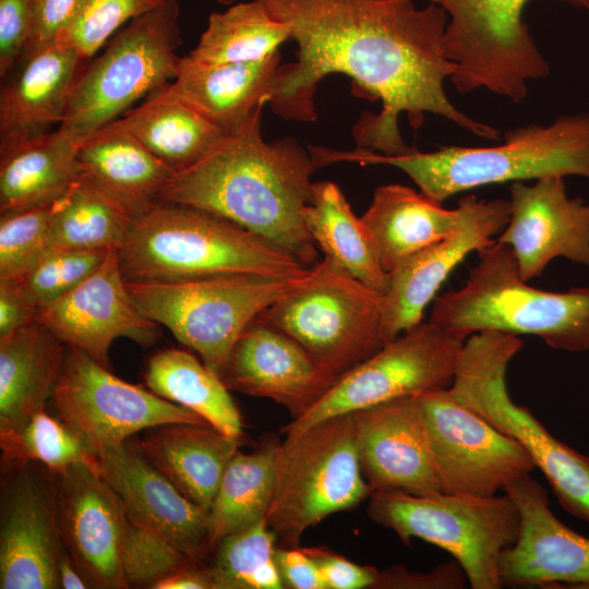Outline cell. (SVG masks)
Segmentation results:
<instances>
[{"instance_id": "obj_1", "label": "cell", "mask_w": 589, "mask_h": 589, "mask_svg": "<svg viewBox=\"0 0 589 589\" xmlns=\"http://www.w3.org/2000/svg\"><path fill=\"white\" fill-rule=\"evenodd\" d=\"M262 1L298 44L297 60L279 65L269 100L281 118L314 121L317 83L342 73L382 101L378 115L364 113L353 127L359 148L389 156L411 152L398 130L400 113L413 129L431 112L477 136L500 139L496 129L458 110L445 94L444 81L456 68L445 50L448 15L441 7L419 9L413 0Z\"/></svg>"}, {"instance_id": "obj_2", "label": "cell", "mask_w": 589, "mask_h": 589, "mask_svg": "<svg viewBox=\"0 0 589 589\" xmlns=\"http://www.w3.org/2000/svg\"><path fill=\"white\" fill-rule=\"evenodd\" d=\"M263 107L239 132L225 136L197 163L175 173L160 202L229 219L312 267L317 251L303 211L312 201L311 176L317 167L294 139L263 140Z\"/></svg>"}, {"instance_id": "obj_3", "label": "cell", "mask_w": 589, "mask_h": 589, "mask_svg": "<svg viewBox=\"0 0 589 589\" xmlns=\"http://www.w3.org/2000/svg\"><path fill=\"white\" fill-rule=\"evenodd\" d=\"M322 165L356 161L388 165L407 173L428 197L443 203L449 196L483 185L579 176L589 179V113L558 117L551 124H528L508 131L501 145L445 146L383 155L366 148L340 152L322 147Z\"/></svg>"}, {"instance_id": "obj_4", "label": "cell", "mask_w": 589, "mask_h": 589, "mask_svg": "<svg viewBox=\"0 0 589 589\" xmlns=\"http://www.w3.org/2000/svg\"><path fill=\"white\" fill-rule=\"evenodd\" d=\"M118 252L125 281H176L228 274L297 276L311 268L229 219L164 202L131 219Z\"/></svg>"}, {"instance_id": "obj_5", "label": "cell", "mask_w": 589, "mask_h": 589, "mask_svg": "<svg viewBox=\"0 0 589 589\" xmlns=\"http://www.w3.org/2000/svg\"><path fill=\"white\" fill-rule=\"evenodd\" d=\"M479 253L465 285L435 299L429 321L466 338L497 330L534 335L557 350H589V287L529 286L509 247L496 240Z\"/></svg>"}, {"instance_id": "obj_6", "label": "cell", "mask_w": 589, "mask_h": 589, "mask_svg": "<svg viewBox=\"0 0 589 589\" xmlns=\"http://www.w3.org/2000/svg\"><path fill=\"white\" fill-rule=\"evenodd\" d=\"M521 348L522 340L514 334H471L462 346L448 389L460 405L521 445L544 474L562 508L589 524V456L554 437L509 396L506 371Z\"/></svg>"}, {"instance_id": "obj_7", "label": "cell", "mask_w": 589, "mask_h": 589, "mask_svg": "<svg viewBox=\"0 0 589 589\" xmlns=\"http://www.w3.org/2000/svg\"><path fill=\"white\" fill-rule=\"evenodd\" d=\"M366 513L404 544L418 538L448 552L472 589L502 587L501 556L520 531L518 507L506 493L482 497L382 489L371 493Z\"/></svg>"}, {"instance_id": "obj_8", "label": "cell", "mask_w": 589, "mask_h": 589, "mask_svg": "<svg viewBox=\"0 0 589 589\" xmlns=\"http://www.w3.org/2000/svg\"><path fill=\"white\" fill-rule=\"evenodd\" d=\"M275 445L274 490L267 527L296 548L306 529L370 497L359 462L353 412L285 434Z\"/></svg>"}, {"instance_id": "obj_9", "label": "cell", "mask_w": 589, "mask_h": 589, "mask_svg": "<svg viewBox=\"0 0 589 589\" xmlns=\"http://www.w3.org/2000/svg\"><path fill=\"white\" fill-rule=\"evenodd\" d=\"M179 15L177 0H160L132 19L77 73L58 128L81 144L136 100L173 81L181 60Z\"/></svg>"}, {"instance_id": "obj_10", "label": "cell", "mask_w": 589, "mask_h": 589, "mask_svg": "<svg viewBox=\"0 0 589 589\" xmlns=\"http://www.w3.org/2000/svg\"><path fill=\"white\" fill-rule=\"evenodd\" d=\"M311 269V268H310ZM297 276L228 274L176 281H127L139 310L196 351L218 376L245 327L300 285Z\"/></svg>"}, {"instance_id": "obj_11", "label": "cell", "mask_w": 589, "mask_h": 589, "mask_svg": "<svg viewBox=\"0 0 589 589\" xmlns=\"http://www.w3.org/2000/svg\"><path fill=\"white\" fill-rule=\"evenodd\" d=\"M381 308V292L324 259L257 317L292 338L337 381L386 344Z\"/></svg>"}, {"instance_id": "obj_12", "label": "cell", "mask_w": 589, "mask_h": 589, "mask_svg": "<svg viewBox=\"0 0 589 589\" xmlns=\"http://www.w3.org/2000/svg\"><path fill=\"white\" fill-rule=\"evenodd\" d=\"M448 15L445 50L459 93L485 88L521 101L528 83L546 77L550 64L522 20L529 0H429ZM589 11V0H560Z\"/></svg>"}, {"instance_id": "obj_13", "label": "cell", "mask_w": 589, "mask_h": 589, "mask_svg": "<svg viewBox=\"0 0 589 589\" xmlns=\"http://www.w3.org/2000/svg\"><path fill=\"white\" fill-rule=\"evenodd\" d=\"M466 339L431 321L419 323L337 380L281 432L296 433L329 417L449 387Z\"/></svg>"}, {"instance_id": "obj_14", "label": "cell", "mask_w": 589, "mask_h": 589, "mask_svg": "<svg viewBox=\"0 0 589 589\" xmlns=\"http://www.w3.org/2000/svg\"><path fill=\"white\" fill-rule=\"evenodd\" d=\"M52 399L59 419L96 456L159 424H209L147 387L120 380L75 347H69Z\"/></svg>"}, {"instance_id": "obj_15", "label": "cell", "mask_w": 589, "mask_h": 589, "mask_svg": "<svg viewBox=\"0 0 589 589\" xmlns=\"http://www.w3.org/2000/svg\"><path fill=\"white\" fill-rule=\"evenodd\" d=\"M414 397L443 492L494 496L537 468L521 445L460 405L448 387Z\"/></svg>"}, {"instance_id": "obj_16", "label": "cell", "mask_w": 589, "mask_h": 589, "mask_svg": "<svg viewBox=\"0 0 589 589\" xmlns=\"http://www.w3.org/2000/svg\"><path fill=\"white\" fill-rule=\"evenodd\" d=\"M5 468L12 476L1 495L0 588H61L59 564L67 550L56 473L35 461Z\"/></svg>"}, {"instance_id": "obj_17", "label": "cell", "mask_w": 589, "mask_h": 589, "mask_svg": "<svg viewBox=\"0 0 589 589\" xmlns=\"http://www.w3.org/2000/svg\"><path fill=\"white\" fill-rule=\"evenodd\" d=\"M461 218L445 238L406 259L388 273L382 294V329L388 342L422 322L425 306L450 272L471 252H481L494 242L509 218L506 200H479L474 195L458 201Z\"/></svg>"}, {"instance_id": "obj_18", "label": "cell", "mask_w": 589, "mask_h": 589, "mask_svg": "<svg viewBox=\"0 0 589 589\" xmlns=\"http://www.w3.org/2000/svg\"><path fill=\"white\" fill-rule=\"evenodd\" d=\"M118 250L109 249L88 277L38 309L35 317L65 345L80 349L108 369L109 349L115 339L127 337L147 347L158 337L157 323L139 310L128 291Z\"/></svg>"}, {"instance_id": "obj_19", "label": "cell", "mask_w": 589, "mask_h": 589, "mask_svg": "<svg viewBox=\"0 0 589 589\" xmlns=\"http://www.w3.org/2000/svg\"><path fill=\"white\" fill-rule=\"evenodd\" d=\"M508 202L509 218L496 241L509 247L525 281L557 257L589 267V203L569 197L564 177L514 182Z\"/></svg>"}, {"instance_id": "obj_20", "label": "cell", "mask_w": 589, "mask_h": 589, "mask_svg": "<svg viewBox=\"0 0 589 589\" xmlns=\"http://www.w3.org/2000/svg\"><path fill=\"white\" fill-rule=\"evenodd\" d=\"M503 491L518 507L520 531L501 556L502 587H589V538L554 515L545 488L527 474Z\"/></svg>"}, {"instance_id": "obj_21", "label": "cell", "mask_w": 589, "mask_h": 589, "mask_svg": "<svg viewBox=\"0 0 589 589\" xmlns=\"http://www.w3.org/2000/svg\"><path fill=\"white\" fill-rule=\"evenodd\" d=\"M219 377L229 390L279 404L292 419L336 383L298 342L259 317L238 337Z\"/></svg>"}, {"instance_id": "obj_22", "label": "cell", "mask_w": 589, "mask_h": 589, "mask_svg": "<svg viewBox=\"0 0 589 589\" xmlns=\"http://www.w3.org/2000/svg\"><path fill=\"white\" fill-rule=\"evenodd\" d=\"M99 474L131 520L168 538L196 564L211 554L207 513L128 441L100 455Z\"/></svg>"}, {"instance_id": "obj_23", "label": "cell", "mask_w": 589, "mask_h": 589, "mask_svg": "<svg viewBox=\"0 0 589 589\" xmlns=\"http://www.w3.org/2000/svg\"><path fill=\"white\" fill-rule=\"evenodd\" d=\"M65 550L94 587L128 588L120 550L127 515L99 472L84 464L56 474Z\"/></svg>"}, {"instance_id": "obj_24", "label": "cell", "mask_w": 589, "mask_h": 589, "mask_svg": "<svg viewBox=\"0 0 589 589\" xmlns=\"http://www.w3.org/2000/svg\"><path fill=\"white\" fill-rule=\"evenodd\" d=\"M352 412L359 462L371 492L382 489H401L413 494L442 491L414 395Z\"/></svg>"}, {"instance_id": "obj_25", "label": "cell", "mask_w": 589, "mask_h": 589, "mask_svg": "<svg viewBox=\"0 0 589 589\" xmlns=\"http://www.w3.org/2000/svg\"><path fill=\"white\" fill-rule=\"evenodd\" d=\"M83 58L57 43L24 50L3 76L0 93V147L26 142L60 125Z\"/></svg>"}, {"instance_id": "obj_26", "label": "cell", "mask_w": 589, "mask_h": 589, "mask_svg": "<svg viewBox=\"0 0 589 589\" xmlns=\"http://www.w3.org/2000/svg\"><path fill=\"white\" fill-rule=\"evenodd\" d=\"M280 53L247 62L207 63L181 57L177 76L166 85L226 135L239 132L253 112L269 103Z\"/></svg>"}, {"instance_id": "obj_27", "label": "cell", "mask_w": 589, "mask_h": 589, "mask_svg": "<svg viewBox=\"0 0 589 589\" xmlns=\"http://www.w3.org/2000/svg\"><path fill=\"white\" fill-rule=\"evenodd\" d=\"M79 176L133 219L160 202L175 171L116 121L84 140Z\"/></svg>"}, {"instance_id": "obj_28", "label": "cell", "mask_w": 589, "mask_h": 589, "mask_svg": "<svg viewBox=\"0 0 589 589\" xmlns=\"http://www.w3.org/2000/svg\"><path fill=\"white\" fill-rule=\"evenodd\" d=\"M137 444L185 497L208 514L240 437L212 424L172 422L147 429Z\"/></svg>"}, {"instance_id": "obj_29", "label": "cell", "mask_w": 589, "mask_h": 589, "mask_svg": "<svg viewBox=\"0 0 589 589\" xmlns=\"http://www.w3.org/2000/svg\"><path fill=\"white\" fill-rule=\"evenodd\" d=\"M68 350V345L37 321L0 337V434L20 430L45 409Z\"/></svg>"}, {"instance_id": "obj_30", "label": "cell", "mask_w": 589, "mask_h": 589, "mask_svg": "<svg viewBox=\"0 0 589 589\" xmlns=\"http://www.w3.org/2000/svg\"><path fill=\"white\" fill-rule=\"evenodd\" d=\"M460 218L459 205L446 209L442 203L401 184L378 187L361 216L386 273L448 236Z\"/></svg>"}, {"instance_id": "obj_31", "label": "cell", "mask_w": 589, "mask_h": 589, "mask_svg": "<svg viewBox=\"0 0 589 589\" xmlns=\"http://www.w3.org/2000/svg\"><path fill=\"white\" fill-rule=\"evenodd\" d=\"M80 143L59 128L0 147V212L51 204L79 178Z\"/></svg>"}, {"instance_id": "obj_32", "label": "cell", "mask_w": 589, "mask_h": 589, "mask_svg": "<svg viewBox=\"0 0 589 589\" xmlns=\"http://www.w3.org/2000/svg\"><path fill=\"white\" fill-rule=\"evenodd\" d=\"M166 85L115 121L177 173L202 159L227 135L168 93Z\"/></svg>"}, {"instance_id": "obj_33", "label": "cell", "mask_w": 589, "mask_h": 589, "mask_svg": "<svg viewBox=\"0 0 589 589\" xmlns=\"http://www.w3.org/2000/svg\"><path fill=\"white\" fill-rule=\"evenodd\" d=\"M309 233L324 259L382 294L388 287L374 240L361 217H357L339 187L314 182L312 201L303 211Z\"/></svg>"}, {"instance_id": "obj_34", "label": "cell", "mask_w": 589, "mask_h": 589, "mask_svg": "<svg viewBox=\"0 0 589 589\" xmlns=\"http://www.w3.org/2000/svg\"><path fill=\"white\" fill-rule=\"evenodd\" d=\"M144 378L154 394L196 412L230 436H241V414L229 389L192 353L180 349L157 351L147 363Z\"/></svg>"}, {"instance_id": "obj_35", "label": "cell", "mask_w": 589, "mask_h": 589, "mask_svg": "<svg viewBox=\"0 0 589 589\" xmlns=\"http://www.w3.org/2000/svg\"><path fill=\"white\" fill-rule=\"evenodd\" d=\"M275 445L229 461L207 514L211 552L224 538L266 519L274 490Z\"/></svg>"}, {"instance_id": "obj_36", "label": "cell", "mask_w": 589, "mask_h": 589, "mask_svg": "<svg viewBox=\"0 0 589 589\" xmlns=\"http://www.w3.org/2000/svg\"><path fill=\"white\" fill-rule=\"evenodd\" d=\"M290 38V26L274 19L262 0H252L212 13L189 56L207 63L257 61L279 52Z\"/></svg>"}, {"instance_id": "obj_37", "label": "cell", "mask_w": 589, "mask_h": 589, "mask_svg": "<svg viewBox=\"0 0 589 589\" xmlns=\"http://www.w3.org/2000/svg\"><path fill=\"white\" fill-rule=\"evenodd\" d=\"M131 219L80 177L51 203L47 241L50 250L119 249Z\"/></svg>"}, {"instance_id": "obj_38", "label": "cell", "mask_w": 589, "mask_h": 589, "mask_svg": "<svg viewBox=\"0 0 589 589\" xmlns=\"http://www.w3.org/2000/svg\"><path fill=\"white\" fill-rule=\"evenodd\" d=\"M277 538L261 521L224 538L206 565L214 589H283L275 563Z\"/></svg>"}, {"instance_id": "obj_39", "label": "cell", "mask_w": 589, "mask_h": 589, "mask_svg": "<svg viewBox=\"0 0 589 589\" xmlns=\"http://www.w3.org/2000/svg\"><path fill=\"white\" fill-rule=\"evenodd\" d=\"M0 446L4 467L35 461L60 474L72 465L84 464L99 472L98 456L45 409L34 413L20 430L0 434Z\"/></svg>"}, {"instance_id": "obj_40", "label": "cell", "mask_w": 589, "mask_h": 589, "mask_svg": "<svg viewBox=\"0 0 589 589\" xmlns=\"http://www.w3.org/2000/svg\"><path fill=\"white\" fill-rule=\"evenodd\" d=\"M120 562L128 588L152 589L158 581L194 563L168 538L128 516L121 541Z\"/></svg>"}, {"instance_id": "obj_41", "label": "cell", "mask_w": 589, "mask_h": 589, "mask_svg": "<svg viewBox=\"0 0 589 589\" xmlns=\"http://www.w3.org/2000/svg\"><path fill=\"white\" fill-rule=\"evenodd\" d=\"M108 251L49 249L25 275L13 283L38 311L88 277L103 263Z\"/></svg>"}, {"instance_id": "obj_42", "label": "cell", "mask_w": 589, "mask_h": 589, "mask_svg": "<svg viewBox=\"0 0 589 589\" xmlns=\"http://www.w3.org/2000/svg\"><path fill=\"white\" fill-rule=\"evenodd\" d=\"M160 0H80L56 43L92 57L125 22L145 13Z\"/></svg>"}, {"instance_id": "obj_43", "label": "cell", "mask_w": 589, "mask_h": 589, "mask_svg": "<svg viewBox=\"0 0 589 589\" xmlns=\"http://www.w3.org/2000/svg\"><path fill=\"white\" fill-rule=\"evenodd\" d=\"M51 204L1 214L0 281L25 275L49 250L48 218Z\"/></svg>"}, {"instance_id": "obj_44", "label": "cell", "mask_w": 589, "mask_h": 589, "mask_svg": "<svg viewBox=\"0 0 589 589\" xmlns=\"http://www.w3.org/2000/svg\"><path fill=\"white\" fill-rule=\"evenodd\" d=\"M33 0H0V75L23 53L31 31Z\"/></svg>"}, {"instance_id": "obj_45", "label": "cell", "mask_w": 589, "mask_h": 589, "mask_svg": "<svg viewBox=\"0 0 589 589\" xmlns=\"http://www.w3.org/2000/svg\"><path fill=\"white\" fill-rule=\"evenodd\" d=\"M314 560L326 589L375 588L380 572L362 566L324 548H303Z\"/></svg>"}, {"instance_id": "obj_46", "label": "cell", "mask_w": 589, "mask_h": 589, "mask_svg": "<svg viewBox=\"0 0 589 589\" xmlns=\"http://www.w3.org/2000/svg\"><path fill=\"white\" fill-rule=\"evenodd\" d=\"M467 577L454 560L428 573L410 572L402 566H393L380 572L375 588L382 589H460Z\"/></svg>"}, {"instance_id": "obj_47", "label": "cell", "mask_w": 589, "mask_h": 589, "mask_svg": "<svg viewBox=\"0 0 589 589\" xmlns=\"http://www.w3.org/2000/svg\"><path fill=\"white\" fill-rule=\"evenodd\" d=\"M80 0H33L29 37L24 50H34L56 43Z\"/></svg>"}, {"instance_id": "obj_48", "label": "cell", "mask_w": 589, "mask_h": 589, "mask_svg": "<svg viewBox=\"0 0 589 589\" xmlns=\"http://www.w3.org/2000/svg\"><path fill=\"white\" fill-rule=\"evenodd\" d=\"M274 557L285 588L326 589L316 563L303 548L276 546Z\"/></svg>"}, {"instance_id": "obj_49", "label": "cell", "mask_w": 589, "mask_h": 589, "mask_svg": "<svg viewBox=\"0 0 589 589\" xmlns=\"http://www.w3.org/2000/svg\"><path fill=\"white\" fill-rule=\"evenodd\" d=\"M37 308L13 281H0V337L35 321Z\"/></svg>"}, {"instance_id": "obj_50", "label": "cell", "mask_w": 589, "mask_h": 589, "mask_svg": "<svg viewBox=\"0 0 589 589\" xmlns=\"http://www.w3.org/2000/svg\"><path fill=\"white\" fill-rule=\"evenodd\" d=\"M153 589H214L205 564L192 563L158 581Z\"/></svg>"}, {"instance_id": "obj_51", "label": "cell", "mask_w": 589, "mask_h": 589, "mask_svg": "<svg viewBox=\"0 0 589 589\" xmlns=\"http://www.w3.org/2000/svg\"><path fill=\"white\" fill-rule=\"evenodd\" d=\"M59 578L60 587L64 589H84L88 587L86 579L82 577L68 551L63 553L59 564Z\"/></svg>"}, {"instance_id": "obj_52", "label": "cell", "mask_w": 589, "mask_h": 589, "mask_svg": "<svg viewBox=\"0 0 589 589\" xmlns=\"http://www.w3.org/2000/svg\"><path fill=\"white\" fill-rule=\"evenodd\" d=\"M221 4H233L236 0H217Z\"/></svg>"}]
</instances>
